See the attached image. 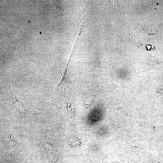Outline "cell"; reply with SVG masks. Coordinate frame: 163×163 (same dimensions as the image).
Segmentation results:
<instances>
[{
    "label": "cell",
    "mask_w": 163,
    "mask_h": 163,
    "mask_svg": "<svg viewBox=\"0 0 163 163\" xmlns=\"http://www.w3.org/2000/svg\"><path fill=\"white\" fill-rule=\"evenodd\" d=\"M74 98L71 90L68 86L65 88L64 96L61 104V108L64 107L69 117L72 118L74 117L75 105Z\"/></svg>",
    "instance_id": "7a4b0ae2"
},
{
    "label": "cell",
    "mask_w": 163,
    "mask_h": 163,
    "mask_svg": "<svg viewBox=\"0 0 163 163\" xmlns=\"http://www.w3.org/2000/svg\"><path fill=\"white\" fill-rule=\"evenodd\" d=\"M94 88L91 89L89 91H87L86 92L88 93L86 96H85L84 98H83V102L84 105L88 107L91 106L92 103L94 102L96 98V95L93 93L94 91H93Z\"/></svg>",
    "instance_id": "3957f363"
},
{
    "label": "cell",
    "mask_w": 163,
    "mask_h": 163,
    "mask_svg": "<svg viewBox=\"0 0 163 163\" xmlns=\"http://www.w3.org/2000/svg\"><path fill=\"white\" fill-rule=\"evenodd\" d=\"M147 33L149 35L155 34L157 31L154 28L152 24L151 23H146L145 24V29Z\"/></svg>",
    "instance_id": "277c9868"
},
{
    "label": "cell",
    "mask_w": 163,
    "mask_h": 163,
    "mask_svg": "<svg viewBox=\"0 0 163 163\" xmlns=\"http://www.w3.org/2000/svg\"><path fill=\"white\" fill-rule=\"evenodd\" d=\"M40 143L43 148L46 154L47 158L50 162L53 163H59L61 157L54 143L45 135L39 139L31 138Z\"/></svg>",
    "instance_id": "6da1fadb"
}]
</instances>
